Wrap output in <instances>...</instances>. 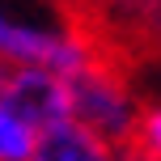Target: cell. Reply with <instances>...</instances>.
Here are the masks:
<instances>
[{"label": "cell", "instance_id": "3", "mask_svg": "<svg viewBox=\"0 0 161 161\" xmlns=\"http://www.w3.org/2000/svg\"><path fill=\"white\" fill-rule=\"evenodd\" d=\"M0 102L8 106L21 127H30L34 136L55 123H68L72 110H68V85L51 72H38V68H8V80L0 89Z\"/></svg>", "mask_w": 161, "mask_h": 161}, {"label": "cell", "instance_id": "7", "mask_svg": "<svg viewBox=\"0 0 161 161\" xmlns=\"http://www.w3.org/2000/svg\"><path fill=\"white\" fill-rule=\"evenodd\" d=\"M4 80H8V64L0 59V89H4Z\"/></svg>", "mask_w": 161, "mask_h": 161}, {"label": "cell", "instance_id": "1", "mask_svg": "<svg viewBox=\"0 0 161 161\" xmlns=\"http://www.w3.org/2000/svg\"><path fill=\"white\" fill-rule=\"evenodd\" d=\"M64 85H68L72 123H80L85 131H93L102 144H123V140H131V131H136V123H140L136 97L127 93V85H123L110 68H102L93 59L85 72H76L72 80H64Z\"/></svg>", "mask_w": 161, "mask_h": 161}, {"label": "cell", "instance_id": "2", "mask_svg": "<svg viewBox=\"0 0 161 161\" xmlns=\"http://www.w3.org/2000/svg\"><path fill=\"white\" fill-rule=\"evenodd\" d=\"M0 59L8 68H38V72H51L59 80H72L76 72H85L93 64L85 42L55 34V30H42V25L13 21L4 13H0Z\"/></svg>", "mask_w": 161, "mask_h": 161}, {"label": "cell", "instance_id": "5", "mask_svg": "<svg viewBox=\"0 0 161 161\" xmlns=\"http://www.w3.org/2000/svg\"><path fill=\"white\" fill-rule=\"evenodd\" d=\"M30 148H34V131L21 127L0 102V161H30Z\"/></svg>", "mask_w": 161, "mask_h": 161}, {"label": "cell", "instance_id": "6", "mask_svg": "<svg viewBox=\"0 0 161 161\" xmlns=\"http://www.w3.org/2000/svg\"><path fill=\"white\" fill-rule=\"evenodd\" d=\"M136 140H140V148H136L140 161H161V106L148 110V114H140Z\"/></svg>", "mask_w": 161, "mask_h": 161}, {"label": "cell", "instance_id": "4", "mask_svg": "<svg viewBox=\"0 0 161 161\" xmlns=\"http://www.w3.org/2000/svg\"><path fill=\"white\" fill-rule=\"evenodd\" d=\"M30 161H114V153L93 131H85L80 123L68 119V123H55V127L34 136Z\"/></svg>", "mask_w": 161, "mask_h": 161}]
</instances>
